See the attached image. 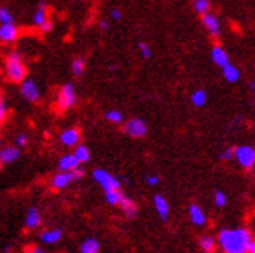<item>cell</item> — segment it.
<instances>
[{
    "label": "cell",
    "instance_id": "cell-1",
    "mask_svg": "<svg viewBox=\"0 0 255 253\" xmlns=\"http://www.w3.org/2000/svg\"><path fill=\"white\" fill-rule=\"evenodd\" d=\"M252 239V233L248 229L240 227V229H223L218 233L216 243L224 253H248Z\"/></svg>",
    "mask_w": 255,
    "mask_h": 253
},
{
    "label": "cell",
    "instance_id": "cell-2",
    "mask_svg": "<svg viewBox=\"0 0 255 253\" xmlns=\"http://www.w3.org/2000/svg\"><path fill=\"white\" fill-rule=\"evenodd\" d=\"M27 66L23 64V58L19 52L12 50L5 58V75L11 83L20 84L27 80Z\"/></svg>",
    "mask_w": 255,
    "mask_h": 253
},
{
    "label": "cell",
    "instance_id": "cell-3",
    "mask_svg": "<svg viewBox=\"0 0 255 253\" xmlns=\"http://www.w3.org/2000/svg\"><path fill=\"white\" fill-rule=\"evenodd\" d=\"M84 175V171L83 168H76V169H72V171H59L58 174H55L52 177V180H50V185H52L53 189H64L70 186L72 183L78 182L83 179Z\"/></svg>",
    "mask_w": 255,
    "mask_h": 253
},
{
    "label": "cell",
    "instance_id": "cell-4",
    "mask_svg": "<svg viewBox=\"0 0 255 253\" xmlns=\"http://www.w3.org/2000/svg\"><path fill=\"white\" fill-rule=\"evenodd\" d=\"M76 103H78V96H76V90H75L73 84H70V83L64 84L59 88L58 96H56V109L59 112H67L72 107H75Z\"/></svg>",
    "mask_w": 255,
    "mask_h": 253
},
{
    "label": "cell",
    "instance_id": "cell-5",
    "mask_svg": "<svg viewBox=\"0 0 255 253\" xmlns=\"http://www.w3.org/2000/svg\"><path fill=\"white\" fill-rule=\"evenodd\" d=\"M92 179L105 189L106 191H117V189H122V183L117 177H114L109 171L103 169V168H97L92 171Z\"/></svg>",
    "mask_w": 255,
    "mask_h": 253
},
{
    "label": "cell",
    "instance_id": "cell-6",
    "mask_svg": "<svg viewBox=\"0 0 255 253\" xmlns=\"http://www.w3.org/2000/svg\"><path fill=\"white\" fill-rule=\"evenodd\" d=\"M235 160L245 169H252L255 167V148L251 145H240L235 148Z\"/></svg>",
    "mask_w": 255,
    "mask_h": 253
},
{
    "label": "cell",
    "instance_id": "cell-7",
    "mask_svg": "<svg viewBox=\"0 0 255 253\" xmlns=\"http://www.w3.org/2000/svg\"><path fill=\"white\" fill-rule=\"evenodd\" d=\"M123 132L131 138H142L148 132V126L142 118H129L123 123Z\"/></svg>",
    "mask_w": 255,
    "mask_h": 253
},
{
    "label": "cell",
    "instance_id": "cell-8",
    "mask_svg": "<svg viewBox=\"0 0 255 253\" xmlns=\"http://www.w3.org/2000/svg\"><path fill=\"white\" fill-rule=\"evenodd\" d=\"M201 22H202V27L206 30L213 39H218L221 36V20L220 17L215 14V12H207V14L201 16Z\"/></svg>",
    "mask_w": 255,
    "mask_h": 253
},
{
    "label": "cell",
    "instance_id": "cell-9",
    "mask_svg": "<svg viewBox=\"0 0 255 253\" xmlns=\"http://www.w3.org/2000/svg\"><path fill=\"white\" fill-rule=\"evenodd\" d=\"M20 93H22L23 99H27L28 103H37V101L41 99L39 87H37L34 80H30V78L20 83Z\"/></svg>",
    "mask_w": 255,
    "mask_h": 253
},
{
    "label": "cell",
    "instance_id": "cell-10",
    "mask_svg": "<svg viewBox=\"0 0 255 253\" xmlns=\"http://www.w3.org/2000/svg\"><path fill=\"white\" fill-rule=\"evenodd\" d=\"M59 142L66 148H75L81 142V131L78 128H67L59 135Z\"/></svg>",
    "mask_w": 255,
    "mask_h": 253
},
{
    "label": "cell",
    "instance_id": "cell-11",
    "mask_svg": "<svg viewBox=\"0 0 255 253\" xmlns=\"http://www.w3.org/2000/svg\"><path fill=\"white\" fill-rule=\"evenodd\" d=\"M23 224L27 227L28 230H36L39 229L41 224H42V214H41V210L36 208V207H30L27 210V214H25V219H23Z\"/></svg>",
    "mask_w": 255,
    "mask_h": 253
},
{
    "label": "cell",
    "instance_id": "cell-12",
    "mask_svg": "<svg viewBox=\"0 0 255 253\" xmlns=\"http://www.w3.org/2000/svg\"><path fill=\"white\" fill-rule=\"evenodd\" d=\"M210 58L213 61V64L216 67L223 69L224 66H227L231 62V58H229V53L226 52V48L221 45H213L210 50Z\"/></svg>",
    "mask_w": 255,
    "mask_h": 253
},
{
    "label": "cell",
    "instance_id": "cell-13",
    "mask_svg": "<svg viewBox=\"0 0 255 253\" xmlns=\"http://www.w3.org/2000/svg\"><path fill=\"white\" fill-rule=\"evenodd\" d=\"M19 39V28L16 25H0V41L3 44H14Z\"/></svg>",
    "mask_w": 255,
    "mask_h": 253
},
{
    "label": "cell",
    "instance_id": "cell-14",
    "mask_svg": "<svg viewBox=\"0 0 255 253\" xmlns=\"http://www.w3.org/2000/svg\"><path fill=\"white\" fill-rule=\"evenodd\" d=\"M64 236V232L62 229H50V230H44L39 233V241L42 244H47V246H53V244H58Z\"/></svg>",
    "mask_w": 255,
    "mask_h": 253
},
{
    "label": "cell",
    "instance_id": "cell-15",
    "mask_svg": "<svg viewBox=\"0 0 255 253\" xmlns=\"http://www.w3.org/2000/svg\"><path fill=\"white\" fill-rule=\"evenodd\" d=\"M19 157H20V149L14 145L0 149V162H2V165H11V163L19 160Z\"/></svg>",
    "mask_w": 255,
    "mask_h": 253
},
{
    "label": "cell",
    "instance_id": "cell-16",
    "mask_svg": "<svg viewBox=\"0 0 255 253\" xmlns=\"http://www.w3.org/2000/svg\"><path fill=\"white\" fill-rule=\"evenodd\" d=\"M152 204H154V208L157 211V214L160 216L162 221H167L170 216V204L165 196L162 194H156L154 199H152Z\"/></svg>",
    "mask_w": 255,
    "mask_h": 253
},
{
    "label": "cell",
    "instance_id": "cell-17",
    "mask_svg": "<svg viewBox=\"0 0 255 253\" xmlns=\"http://www.w3.org/2000/svg\"><path fill=\"white\" fill-rule=\"evenodd\" d=\"M188 216H190L191 224L196 225V227H202V225H206V222H207L206 213H204V210L198 204H191L188 207Z\"/></svg>",
    "mask_w": 255,
    "mask_h": 253
},
{
    "label": "cell",
    "instance_id": "cell-18",
    "mask_svg": "<svg viewBox=\"0 0 255 253\" xmlns=\"http://www.w3.org/2000/svg\"><path fill=\"white\" fill-rule=\"evenodd\" d=\"M119 207H120V210H122V213L125 214V216L129 218V219H134L137 216V213H138V207L135 204V200H132L131 197H128V196H125L122 199Z\"/></svg>",
    "mask_w": 255,
    "mask_h": 253
},
{
    "label": "cell",
    "instance_id": "cell-19",
    "mask_svg": "<svg viewBox=\"0 0 255 253\" xmlns=\"http://www.w3.org/2000/svg\"><path fill=\"white\" fill-rule=\"evenodd\" d=\"M221 73H223V78H224L227 83H231V84L238 83L240 78H241V72H240V69H238L235 64H232V62H229L227 66H224V67L221 69Z\"/></svg>",
    "mask_w": 255,
    "mask_h": 253
},
{
    "label": "cell",
    "instance_id": "cell-20",
    "mask_svg": "<svg viewBox=\"0 0 255 253\" xmlns=\"http://www.w3.org/2000/svg\"><path fill=\"white\" fill-rule=\"evenodd\" d=\"M81 167V163L76 160V157L72 154H66V156H62L58 162V168L59 171H72V169H76V168H80Z\"/></svg>",
    "mask_w": 255,
    "mask_h": 253
},
{
    "label": "cell",
    "instance_id": "cell-21",
    "mask_svg": "<svg viewBox=\"0 0 255 253\" xmlns=\"http://www.w3.org/2000/svg\"><path fill=\"white\" fill-rule=\"evenodd\" d=\"M50 20V16H48V5L45 2H41L39 6H37L34 16H33V23L36 25L37 28H41L42 25Z\"/></svg>",
    "mask_w": 255,
    "mask_h": 253
},
{
    "label": "cell",
    "instance_id": "cell-22",
    "mask_svg": "<svg viewBox=\"0 0 255 253\" xmlns=\"http://www.w3.org/2000/svg\"><path fill=\"white\" fill-rule=\"evenodd\" d=\"M100 243L95 238H86L80 244V253H100Z\"/></svg>",
    "mask_w": 255,
    "mask_h": 253
},
{
    "label": "cell",
    "instance_id": "cell-23",
    "mask_svg": "<svg viewBox=\"0 0 255 253\" xmlns=\"http://www.w3.org/2000/svg\"><path fill=\"white\" fill-rule=\"evenodd\" d=\"M216 246H218V243H216V239L209 236V235H204L199 238V247L204 253H215L216 250Z\"/></svg>",
    "mask_w": 255,
    "mask_h": 253
},
{
    "label": "cell",
    "instance_id": "cell-24",
    "mask_svg": "<svg viewBox=\"0 0 255 253\" xmlns=\"http://www.w3.org/2000/svg\"><path fill=\"white\" fill-rule=\"evenodd\" d=\"M190 101L195 107H204L207 104V92L204 90V88H196V90L191 93Z\"/></svg>",
    "mask_w": 255,
    "mask_h": 253
},
{
    "label": "cell",
    "instance_id": "cell-25",
    "mask_svg": "<svg viewBox=\"0 0 255 253\" xmlns=\"http://www.w3.org/2000/svg\"><path fill=\"white\" fill-rule=\"evenodd\" d=\"M73 156L83 165V163H87L89 160H91V151H89V148L86 145H78V146H75Z\"/></svg>",
    "mask_w": 255,
    "mask_h": 253
},
{
    "label": "cell",
    "instance_id": "cell-26",
    "mask_svg": "<svg viewBox=\"0 0 255 253\" xmlns=\"http://www.w3.org/2000/svg\"><path fill=\"white\" fill-rule=\"evenodd\" d=\"M105 120L111 124H123L125 123V117L123 113L117 109H112V110H108L105 112Z\"/></svg>",
    "mask_w": 255,
    "mask_h": 253
},
{
    "label": "cell",
    "instance_id": "cell-27",
    "mask_svg": "<svg viewBox=\"0 0 255 253\" xmlns=\"http://www.w3.org/2000/svg\"><path fill=\"white\" fill-rule=\"evenodd\" d=\"M191 8H193L199 16L210 12V0H191Z\"/></svg>",
    "mask_w": 255,
    "mask_h": 253
},
{
    "label": "cell",
    "instance_id": "cell-28",
    "mask_svg": "<svg viewBox=\"0 0 255 253\" xmlns=\"http://www.w3.org/2000/svg\"><path fill=\"white\" fill-rule=\"evenodd\" d=\"M123 197H125V194H123L122 189H117V191H106L105 193V199H106V202H108L109 205H117L119 207Z\"/></svg>",
    "mask_w": 255,
    "mask_h": 253
},
{
    "label": "cell",
    "instance_id": "cell-29",
    "mask_svg": "<svg viewBox=\"0 0 255 253\" xmlns=\"http://www.w3.org/2000/svg\"><path fill=\"white\" fill-rule=\"evenodd\" d=\"M84 70H86V61L83 58H75L72 62V73L76 78H80V77H83Z\"/></svg>",
    "mask_w": 255,
    "mask_h": 253
},
{
    "label": "cell",
    "instance_id": "cell-30",
    "mask_svg": "<svg viewBox=\"0 0 255 253\" xmlns=\"http://www.w3.org/2000/svg\"><path fill=\"white\" fill-rule=\"evenodd\" d=\"M227 194L224 191H221V189H216L215 191V196H213V202H215V205L218 207V208H223L227 205Z\"/></svg>",
    "mask_w": 255,
    "mask_h": 253
},
{
    "label": "cell",
    "instance_id": "cell-31",
    "mask_svg": "<svg viewBox=\"0 0 255 253\" xmlns=\"http://www.w3.org/2000/svg\"><path fill=\"white\" fill-rule=\"evenodd\" d=\"M0 23L2 25L14 23V16L11 14V11L8 8H0Z\"/></svg>",
    "mask_w": 255,
    "mask_h": 253
},
{
    "label": "cell",
    "instance_id": "cell-32",
    "mask_svg": "<svg viewBox=\"0 0 255 253\" xmlns=\"http://www.w3.org/2000/svg\"><path fill=\"white\" fill-rule=\"evenodd\" d=\"M6 117H8V107H6V101H5V96L0 93V126H2L5 121H6Z\"/></svg>",
    "mask_w": 255,
    "mask_h": 253
},
{
    "label": "cell",
    "instance_id": "cell-33",
    "mask_svg": "<svg viewBox=\"0 0 255 253\" xmlns=\"http://www.w3.org/2000/svg\"><path fill=\"white\" fill-rule=\"evenodd\" d=\"M138 53L143 59H151L152 58V50L146 42H138Z\"/></svg>",
    "mask_w": 255,
    "mask_h": 253
},
{
    "label": "cell",
    "instance_id": "cell-34",
    "mask_svg": "<svg viewBox=\"0 0 255 253\" xmlns=\"http://www.w3.org/2000/svg\"><path fill=\"white\" fill-rule=\"evenodd\" d=\"M232 159H235V148H232V146L223 149L220 153V160H223V162H231Z\"/></svg>",
    "mask_w": 255,
    "mask_h": 253
},
{
    "label": "cell",
    "instance_id": "cell-35",
    "mask_svg": "<svg viewBox=\"0 0 255 253\" xmlns=\"http://www.w3.org/2000/svg\"><path fill=\"white\" fill-rule=\"evenodd\" d=\"M27 145H28V135H27V134H23V132L17 134L16 138H14V146H17V148L20 149V148L27 146Z\"/></svg>",
    "mask_w": 255,
    "mask_h": 253
},
{
    "label": "cell",
    "instance_id": "cell-36",
    "mask_svg": "<svg viewBox=\"0 0 255 253\" xmlns=\"http://www.w3.org/2000/svg\"><path fill=\"white\" fill-rule=\"evenodd\" d=\"M145 182H146L148 186H157L159 182H160V179H159V175H157V174H148V175L145 177Z\"/></svg>",
    "mask_w": 255,
    "mask_h": 253
},
{
    "label": "cell",
    "instance_id": "cell-37",
    "mask_svg": "<svg viewBox=\"0 0 255 253\" xmlns=\"http://www.w3.org/2000/svg\"><path fill=\"white\" fill-rule=\"evenodd\" d=\"M42 33H50V31H52L53 30V22H52V19H50V20H47L44 25H42V27L39 28Z\"/></svg>",
    "mask_w": 255,
    "mask_h": 253
},
{
    "label": "cell",
    "instance_id": "cell-38",
    "mask_svg": "<svg viewBox=\"0 0 255 253\" xmlns=\"http://www.w3.org/2000/svg\"><path fill=\"white\" fill-rule=\"evenodd\" d=\"M111 19L112 20H116V22H119V20H122V11L120 9H112L111 11Z\"/></svg>",
    "mask_w": 255,
    "mask_h": 253
},
{
    "label": "cell",
    "instance_id": "cell-39",
    "mask_svg": "<svg viewBox=\"0 0 255 253\" xmlns=\"http://www.w3.org/2000/svg\"><path fill=\"white\" fill-rule=\"evenodd\" d=\"M25 253H45V250L39 246H31L28 247L27 250H25Z\"/></svg>",
    "mask_w": 255,
    "mask_h": 253
},
{
    "label": "cell",
    "instance_id": "cell-40",
    "mask_svg": "<svg viewBox=\"0 0 255 253\" xmlns=\"http://www.w3.org/2000/svg\"><path fill=\"white\" fill-rule=\"evenodd\" d=\"M100 28H101V31H108L109 30V22L108 20H101L100 22Z\"/></svg>",
    "mask_w": 255,
    "mask_h": 253
},
{
    "label": "cell",
    "instance_id": "cell-41",
    "mask_svg": "<svg viewBox=\"0 0 255 253\" xmlns=\"http://www.w3.org/2000/svg\"><path fill=\"white\" fill-rule=\"evenodd\" d=\"M248 253H255V239L249 243V247H248Z\"/></svg>",
    "mask_w": 255,
    "mask_h": 253
},
{
    "label": "cell",
    "instance_id": "cell-42",
    "mask_svg": "<svg viewBox=\"0 0 255 253\" xmlns=\"http://www.w3.org/2000/svg\"><path fill=\"white\" fill-rule=\"evenodd\" d=\"M248 87H249V90L255 95V81H249L248 83Z\"/></svg>",
    "mask_w": 255,
    "mask_h": 253
},
{
    "label": "cell",
    "instance_id": "cell-43",
    "mask_svg": "<svg viewBox=\"0 0 255 253\" xmlns=\"http://www.w3.org/2000/svg\"><path fill=\"white\" fill-rule=\"evenodd\" d=\"M2 253H11V247L9 246H6L5 249H3V252Z\"/></svg>",
    "mask_w": 255,
    "mask_h": 253
},
{
    "label": "cell",
    "instance_id": "cell-44",
    "mask_svg": "<svg viewBox=\"0 0 255 253\" xmlns=\"http://www.w3.org/2000/svg\"><path fill=\"white\" fill-rule=\"evenodd\" d=\"M0 145H2V138H0Z\"/></svg>",
    "mask_w": 255,
    "mask_h": 253
},
{
    "label": "cell",
    "instance_id": "cell-45",
    "mask_svg": "<svg viewBox=\"0 0 255 253\" xmlns=\"http://www.w3.org/2000/svg\"><path fill=\"white\" fill-rule=\"evenodd\" d=\"M0 168H2V162H0Z\"/></svg>",
    "mask_w": 255,
    "mask_h": 253
},
{
    "label": "cell",
    "instance_id": "cell-46",
    "mask_svg": "<svg viewBox=\"0 0 255 253\" xmlns=\"http://www.w3.org/2000/svg\"><path fill=\"white\" fill-rule=\"evenodd\" d=\"M0 44H2V41H0Z\"/></svg>",
    "mask_w": 255,
    "mask_h": 253
}]
</instances>
